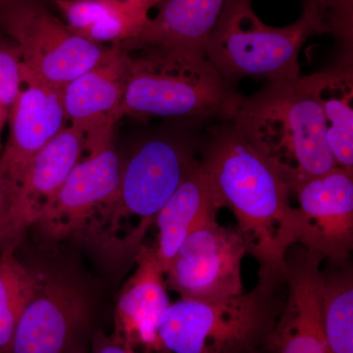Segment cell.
Instances as JSON below:
<instances>
[{"label":"cell","mask_w":353,"mask_h":353,"mask_svg":"<svg viewBox=\"0 0 353 353\" xmlns=\"http://www.w3.org/2000/svg\"><path fill=\"white\" fill-rule=\"evenodd\" d=\"M136 271L120 290L114 314V340L139 353H154L160 319L171 301L154 245H143Z\"/></svg>","instance_id":"obj_16"},{"label":"cell","mask_w":353,"mask_h":353,"mask_svg":"<svg viewBox=\"0 0 353 353\" xmlns=\"http://www.w3.org/2000/svg\"><path fill=\"white\" fill-rule=\"evenodd\" d=\"M71 353H82V352H81L80 350H74L73 352H72Z\"/></svg>","instance_id":"obj_30"},{"label":"cell","mask_w":353,"mask_h":353,"mask_svg":"<svg viewBox=\"0 0 353 353\" xmlns=\"http://www.w3.org/2000/svg\"><path fill=\"white\" fill-rule=\"evenodd\" d=\"M63 90L26 83L11 109L8 139L0 153V178L10 190L11 202L32 158L67 127Z\"/></svg>","instance_id":"obj_14"},{"label":"cell","mask_w":353,"mask_h":353,"mask_svg":"<svg viewBox=\"0 0 353 353\" xmlns=\"http://www.w3.org/2000/svg\"><path fill=\"white\" fill-rule=\"evenodd\" d=\"M92 353H139L134 348L114 340L104 332H95L92 339Z\"/></svg>","instance_id":"obj_25"},{"label":"cell","mask_w":353,"mask_h":353,"mask_svg":"<svg viewBox=\"0 0 353 353\" xmlns=\"http://www.w3.org/2000/svg\"><path fill=\"white\" fill-rule=\"evenodd\" d=\"M234 130L282 172L292 190L336 168L319 104L299 83H270L243 99Z\"/></svg>","instance_id":"obj_2"},{"label":"cell","mask_w":353,"mask_h":353,"mask_svg":"<svg viewBox=\"0 0 353 353\" xmlns=\"http://www.w3.org/2000/svg\"><path fill=\"white\" fill-rule=\"evenodd\" d=\"M6 36L17 44L23 85L41 83L62 88L103 63L114 46L77 36L43 6L25 7L9 21Z\"/></svg>","instance_id":"obj_7"},{"label":"cell","mask_w":353,"mask_h":353,"mask_svg":"<svg viewBox=\"0 0 353 353\" xmlns=\"http://www.w3.org/2000/svg\"><path fill=\"white\" fill-rule=\"evenodd\" d=\"M254 353H264L263 350H259V352H254Z\"/></svg>","instance_id":"obj_31"},{"label":"cell","mask_w":353,"mask_h":353,"mask_svg":"<svg viewBox=\"0 0 353 353\" xmlns=\"http://www.w3.org/2000/svg\"><path fill=\"white\" fill-rule=\"evenodd\" d=\"M203 163L190 172L155 217L154 245L164 273L185 239L199 227L217 219L222 209Z\"/></svg>","instance_id":"obj_18"},{"label":"cell","mask_w":353,"mask_h":353,"mask_svg":"<svg viewBox=\"0 0 353 353\" xmlns=\"http://www.w3.org/2000/svg\"><path fill=\"white\" fill-rule=\"evenodd\" d=\"M202 163L221 205L236 217L246 253L259 262V279L285 282L288 253L299 233L285 176L234 128L213 141Z\"/></svg>","instance_id":"obj_1"},{"label":"cell","mask_w":353,"mask_h":353,"mask_svg":"<svg viewBox=\"0 0 353 353\" xmlns=\"http://www.w3.org/2000/svg\"><path fill=\"white\" fill-rule=\"evenodd\" d=\"M323 273L322 320L328 353H353V273L347 264Z\"/></svg>","instance_id":"obj_21"},{"label":"cell","mask_w":353,"mask_h":353,"mask_svg":"<svg viewBox=\"0 0 353 353\" xmlns=\"http://www.w3.org/2000/svg\"><path fill=\"white\" fill-rule=\"evenodd\" d=\"M53 3L70 31L97 44L118 46L136 38L150 19L116 0H53Z\"/></svg>","instance_id":"obj_20"},{"label":"cell","mask_w":353,"mask_h":353,"mask_svg":"<svg viewBox=\"0 0 353 353\" xmlns=\"http://www.w3.org/2000/svg\"><path fill=\"white\" fill-rule=\"evenodd\" d=\"M313 34L303 16L285 27H272L259 19L252 0H227L206 57L227 82L252 77L270 83H294L301 78L299 50Z\"/></svg>","instance_id":"obj_6"},{"label":"cell","mask_w":353,"mask_h":353,"mask_svg":"<svg viewBox=\"0 0 353 353\" xmlns=\"http://www.w3.org/2000/svg\"><path fill=\"white\" fill-rule=\"evenodd\" d=\"M2 134L0 132V153H1L2 150H3V145H2V139H1Z\"/></svg>","instance_id":"obj_29"},{"label":"cell","mask_w":353,"mask_h":353,"mask_svg":"<svg viewBox=\"0 0 353 353\" xmlns=\"http://www.w3.org/2000/svg\"><path fill=\"white\" fill-rule=\"evenodd\" d=\"M323 261L303 248L288 253L287 296L264 353H328L322 320Z\"/></svg>","instance_id":"obj_11"},{"label":"cell","mask_w":353,"mask_h":353,"mask_svg":"<svg viewBox=\"0 0 353 353\" xmlns=\"http://www.w3.org/2000/svg\"><path fill=\"white\" fill-rule=\"evenodd\" d=\"M11 209V194L6 182L0 178V250L6 245L7 230Z\"/></svg>","instance_id":"obj_27"},{"label":"cell","mask_w":353,"mask_h":353,"mask_svg":"<svg viewBox=\"0 0 353 353\" xmlns=\"http://www.w3.org/2000/svg\"><path fill=\"white\" fill-rule=\"evenodd\" d=\"M245 243L236 229L206 223L185 239L165 272L167 287L182 299L220 301L243 292Z\"/></svg>","instance_id":"obj_8"},{"label":"cell","mask_w":353,"mask_h":353,"mask_svg":"<svg viewBox=\"0 0 353 353\" xmlns=\"http://www.w3.org/2000/svg\"><path fill=\"white\" fill-rule=\"evenodd\" d=\"M88 317L87 299L76 285L41 277L7 353H71Z\"/></svg>","instance_id":"obj_13"},{"label":"cell","mask_w":353,"mask_h":353,"mask_svg":"<svg viewBox=\"0 0 353 353\" xmlns=\"http://www.w3.org/2000/svg\"><path fill=\"white\" fill-rule=\"evenodd\" d=\"M113 46L103 63L79 76L63 90L67 119L85 134L88 153L113 145L114 125L124 117L123 101L131 57L119 46Z\"/></svg>","instance_id":"obj_12"},{"label":"cell","mask_w":353,"mask_h":353,"mask_svg":"<svg viewBox=\"0 0 353 353\" xmlns=\"http://www.w3.org/2000/svg\"><path fill=\"white\" fill-rule=\"evenodd\" d=\"M21 54L17 44L0 34V132L8 123L11 109L22 90Z\"/></svg>","instance_id":"obj_24"},{"label":"cell","mask_w":353,"mask_h":353,"mask_svg":"<svg viewBox=\"0 0 353 353\" xmlns=\"http://www.w3.org/2000/svg\"><path fill=\"white\" fill-rule=\"evenodd\" d=\"M122 166L113 145L88 153V158L74 167L32 227H38L50 240L85 236L92 223L115 201Z\"/></svg>","instance_id":"obj_10"},{"label":"cell","mask_w":353,"mask_h":353,"mask_svg":"<svg viewBox=\"0 0 353 353\" xmlns=\"http://www.w3.org/2000/svg\"><path fill=\"white\" fill-rule=\"evenodd\" d=\"M227 0H162L136 38L118 44L128 54L145 50H189L206 46Z\"/></svg>","instance_id":"obj_17"},{"label":"cell","mask_w":353,"mask_h":353,"mask_svg":"<svg viewBox=\"0 0 353 353\" xmlns=\"http://www.w3.org/2000/svg\"><path fill=\"white\" fill-rule=\"evenodd\" d=\"M129 55L123 116L232 120L243 101L204 53L152 48Z\"/></svg>","instance_id":"obj_3"},{"label":"cell","mask_w":353,"mask_h":353,"mask_svg":"<svg viewBox=\"0 0 353 353\" xmlns=\"http://www.w3.org/2000/svg\"><path fill=\"white\" fill-rule=\"evenodd\" d=\"M43 0H0V34H6L9 21L28 6L43 4ZM53 2V0H51Z\"/></svg>","instance_id":"obj_26"},{"label":"cell","mask_w":353,"mask_h":353,"mask_svg":"<svg viewBox=\"0 0 353 353\" xmlns=\"http://www.w3.org/2000/svg\"><path fill=\"white\" fill-rule=\"evenodd\" d=\"M303 14L315 34H328L352 50L353 0H303Z\"/></svg>","instance_id":"obj_23"},{"label":"cell","mask_w":353,"mask_h":353,"mask_svg":"<svg viewBox=\"0 0 353 353\" xmlns=\"http://www.w3.org/2000/svg\"><path fill=\"white\" fill-rule=\"evenodd\" d=\"M299 83L319 104L327 143L336 166L353 172L352 59L334 69L301 76Z\"/></svg>","instance_id":"obj_19"},{"label":"cell","mask_w":353,"mask_h":353,"mask_svg":"<svg viewBox=\"0 0 353 353\" xmlns=\"http://www.w3.org/2000/svg\"><path fill=\"white\" fill-rule=\"evenodd\" d=\"M85 139L70 125L32 158L13 194L6 246L17 245L57 196L82 157Z\"/></svg>","instance_id":"obj_15"},{"label":"cell","mask_w":353,"mask_h":353,"mask_svg":"<svg viewBox=\"0 0 353 353\" xmlns=\"http://www.w3.org/2000/svg\"><path fill=\"white\" fill-rule=\"evenodd\" d=\"M16 246L0 250V353L10 347L16 327L41 283L15 255Z\"/></svg>","instance_id":"obj_22"},{"label":"cell","mask_w":353,"mask_h":353,"mask_svg":"<svg viewBox=\"0 0 353 353\" xmlns=\"http://www.w3.org/2000/svg\"><path fill=\"white\" fill-rule=\"evenodd\" d=\"M299 243L332 265L347 264L353 248V172L336 167L299 183Z\"/></svg>","instance_id":"obj_9"},{"label":"cell","mask_w":353,"mask_h":353,"mask_svg":"<svg viewBox=\"0 0 353 353\" xmlns=\"http://www.w3.org/2000/svg\"><path fill=\"white\" fill-rule=\"evenodd\" d=\"M283 281L259 279L220 301L182 299L160 319L154 353H254L263 350L285 299Z\"/></svg>","instance_id":"obj_4"},{"label":"cell","mask_w":353,"mask_h":353,"mask_svg":"<svg viewBox=\"0 0 353 353\" xmlns=\"http://www.w3.org/2000/svg\"><path fill=\"white\" fill-rule=\"evenodd\" d=\"M132 12L138 14L141 17L150 18V9L157 6L162 0H116Z\"/></svg>","instance_id":"obj_28"},{"label":"cell","mask_w":353,"mask_h":353,"mask_svg":"<svg viewBox=\"0 0 353 353\" xmlns=\"http://www.w3.org/2000/svg\"><path fill=\"white\" fill-rule=\"evenodd\" d=\"M199 163L188 150L155 139L141 146L123 163L115 201L92 223L85 236L119 259H134L160 209Z\"/></svg>","instance_id":"obj_5"}]
</instances>
